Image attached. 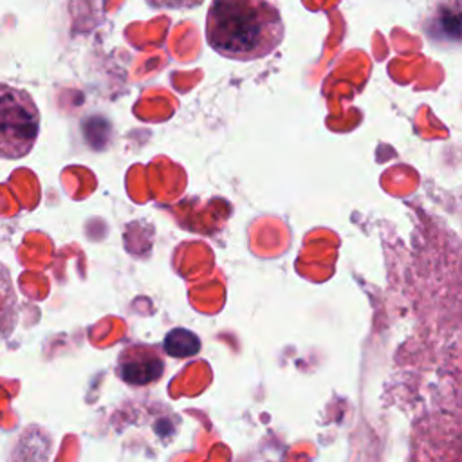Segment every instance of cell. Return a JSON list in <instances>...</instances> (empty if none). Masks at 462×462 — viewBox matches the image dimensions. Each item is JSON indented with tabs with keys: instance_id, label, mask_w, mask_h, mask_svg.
I'll return each instance as SVG.
<instances>
[{
	"instance_id": "277c9868",
	"label": "cell",
	"mask_w": 462,
	"mask_h": 462,
	"mask_svg": "<svg viewBox=\"0 0 462 462\" xmlns=\"http://www.w3.org/2000/svg\"><path fill=\"white\" fill-rule=\"evenodd\" d=\"M428 34L442 42H462V0H437L426 20Z\"/></svg>"
},
{
	"instance_id": "7a4b0ae2",
	"label": "cell",
	"mask_w": 462,
	"mask_h": 462,
	"mask_svg": "<svg viewBox=\"0 0 462 462\" xmlns=\"http://www.w3.org/2000/svg\"><path fill=\"white\" fill-rule=\"evenodd\" d=\"M40 134V110L27 90L0 83V159L31 153Z\"/></svg>"
},
{
	"instance_id": "3957f363",
	"label": "cell",
	"mask_w": 462,
	"mask_h": 462,
	"mask_svg": "<svg viewBox=\"0 0 462 462\" xmlns=\"http://www.w3.org/2000/svg\"><path fill=\"white\" fill-rule=\"evenodd\" d=\"M164 372L161 354L148 345H132L119 354L117 374L134 386H144L157 381Z\"/></svg>"
},
{
	"instance_id": "5b68a950",
	"label": "cell",
	"mask_w": 462,
	"mask_h": 462,
	"mask_svg": "<svg viewBox=\"0 0 462 462\" xmlns=\"http://www.w3.org/2000/svg\"><path fill=\"white\" fill-rule=\"evenodd\" d=\"M164 350L171 357H191L200 350V337L188 328H173L164 337Z\"/></svg>"
},
{
	"instance_id": "6da1fadb",
	"label": "cell",
	"mask_w": 462,
	"mask_h": 462,
	"mask_svg": "<svg viewBox=\"0 0 462 462\" xmlns=\"http://www.w3.org/2000/svg\"><path fill=\"white\" fill-rule=\"evenodd\" d=\"M283 34L282 14L267 0H213L206 14V42L227 60L265 58Z\"/></svg>"
}]
</instances>
